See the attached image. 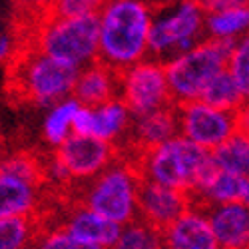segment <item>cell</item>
<instances>
[{
	"instance_id": "obj_32",
	"label": "cell",
	"mask_w": 249,
	"mask_h": 249,
	"mask_svg": "<svg viewBox=\"0 0 249 249\" xmlns=\"http://www.w3.org/2000/svg\"><path fill=\"white\" fill-rule=\"evenodd\" d=\"M201 6L207 10L221 8V6H231V4H249V0H199Z\"/></svg>"
},
{
	"instance_id": "obj_12",
	"label": "cell",
	"mask_w": 249,
	"mask_h": 249,
	"mask_svg": "<svg viewBox=\"0 0 249 249\" xmlns=\"http://www.w3.org/2000/svg\"><path fill=\"white\" fill-rule=\"evenodd\" d=\"M128 126L130 112L120 98H114L98 108L80 106L72 122V134L112 142L126 132Z\"/></svg>"
},
{
	"instance_id": "obj_16",
	"label": "cell",
	"mask_w": 249,
	"mask_h": 249,
	"mask_svg": "<svg viewBox=\"0 0 249 249\" xmlns=\"http://www.w3.org/2000/svg\"><path fill=\"white\" fill-rule=\"evenodd\" d=\"M128 128L132 130V140H130L132 152H142L160 146V143L179 134L178 106H168L143 116H134V122H130Z\"/></svg>"
},
{
	"instance_id": "obj_33",
	"label": "cell",
	"mask_w": 249,
	"mask_h": 249,
	"mask_svg": "<svg viewBox=\"0 0 249 249\" xmlns=\"http://www.w3.org/2000/svg\"><path fill=\"white\" fill-rule=\"evenodd\" d=\"M12 56V40L10 36H0V62H6Z\"/></svg>"
},
{
	"instance_id": "obj_28",
	"label": "cell",
	"mask_w": 249,
	"mask_h": 249,
	"mask_svg": "<svg viewBox=\"0 0 249 249\" xmlns=\"http://www.w3.org/2000/svg\"><path fill=\"white\" fill-rule=\"evenodd\" d=\"M227 70L249 100V32L243 34L237 42H233L230 60H227Z\"/></svg>"
},
{
	"instance_id": "obj_7",
	"label": "cell",
	"mask_w": 249,
	"mask_h": 249,
	"mask_svg": "<svg viewBox=\"0 0 249 249\" xmlns=\"http://www.w3.org/2000/svg\"><path fill=\"white\" fill-rule=\"evenodd\" d=\"M205 8L199 0H178L174 6H160L152 12L148 52L156 58H176L192 50L203 32Z\"/></svg>"
},
{
	"instance_id": "obj_15",
	"label": "cell",
	"mask_w": 249,
	"mask_h": 249,
	"mask_svg": "<svg viewBox=\"0 0 249 249\" xmlns=\"http://www.w3.org/2000/svg\"><path fill=\"white\" fill-rule=\"evenodd\" d=\"M118 92H120V74L96 60L90 66L82 68V72H78L72 98L84 108H98L118 98Z\"/></svg>"
},
{
	"instance_id": "obj_20",
	"label": "cell",
	"mask_w": 249,
	"mask_h": 249,
	"mask_svg": "<svg viewBox=\"0 0 249 249\" xmlns=\"http://www.w3.org/2000/svg\"><path fill=\"white\" fill-rule=\"evenodd\" d=\"M203 30L212 40L235 42L237 36L249 32V4H231L207 10Z\"/></svg>"
},
{
	"instance_id": "obj_9",
	"label": "cell",
	"mask_w": 249,
	"mask_h": 249,
	"mask_svg": "<svg viewBox=\"0 0 249 249\" xmlns=\"http://www.w3.org/2000/svg\"><path fill=\"white\" fill-rule=\"evenodd\" d=\"M120 100L134 116H143L174 106L163 64L158 60H142L120 74Z\"/></svg>"
},
{
	"instance_id": "obj_8",
	"label": "cell",
	"mask_w": 249,
	"mask_h": 249,
	"mask_svg": "<svg viewBox=\"0 0 249 249\" xmlns=\"http://www.w3.org/2000/svg\"><path fill=\"white\" fill-rule=\"evenodd\" d=\"M118 158L112 142L90 136L70 134L58 146L52 161L46 165V178L52 174L58 181L96 178Z\"/></svg>"
},
{
	"instance_id": "obj_1",
	"label": "cell",
	"mask_w": 249,
	"mask_h": 249,
	"mask_svg": "<svg viewBox=\"0 0 249 249\" xmlns=\"http://www.w3.org/2000/svg\"><path fill=\"white\" fill-rule=\"evenodd\" d=\"M148 0H104L98 10V62L122 74L148 54L152 26Z\"/></svg>"
},
{
	"instance_id": "obj_22",
	"label": "cell",
	"mask_w": 249,
	"mask_h": 249,
	"mask_svg": "<svg viewBox=\"0 0 249 249\" xmlns=\"http://www.w3.org/2000/svg\"><path fill=\"white\" fill-rule=\"evenodd\" d=\"M217 170L249 178V134L235 132L212 152Z\"/></svg>"
},
{
	"instance_id": "obj_6",
	"label": "cell",
	"mask_w": 249,
	"mask_h": 249,
	"mask_svg": "<svg viewBox=\"0 0 249 249\" xmlns=\"http://www.w3.org/2000/svg\"><path fill=\"white\" fill-rule=\"evenodd\" d=\"M140 176L128 161H112L82 194L78 205H84L120 227L138 219Z\"/></svg>"
},
{
	"instance_id": "obj_17",
	"label": "cell",
	"mask_w": 249,
	"mask_h": 249,
	"mask_svg": "<svg viewBox=\"0 0 249 249\" xmlns=\"http://www.w3.org/2000/svg\"><path fill=\"white\" fill-rule=\"evenodd\" d=\"M62 230L80 241H86L102 249H112L122 233V227L118 223L104 219L84 205L72 207Z\"/></svg>"
},
{
	"instance_id": "obj_27",
	"label": "cell",
	"mask_w": 249,
	"mask_h": 249,
	"mask_svg": "<svg viewBox=\"0 0 249 249\" xmlns=\"http://www.w3.org/2000/svg\"><path fill=\"white\" fill-rule=\"evenodd\" d=\"M104 0H50V4L36 14L48 18H76V16H96Z\"/></svg>"
},
{
	"instance_id": "obj_13",
	"label": "cell",
	"mask_w": 249,
	"mask_h": 249,
	"mask_svg": "<svg viewBox=\"0 0 249 249\" xmlns=\"http://www.w3.org/2000/svg\"><path fill=\"white\" fill-rule=\"evenodd\" d=\"M163 249H221L210 225L207 213L188 207L172 225L161 231Z\"/></svg>"
},
{
	"instance_id": "obj_4",
	"label": "cell",
	"mask_w": 249,
	"mask_h": 249,
	"mask_svg": "<svg viewBox=\"0 0 249 249\" xmlns=\"http://www.w3.org/2000/svg\"><path fill=\"white\" fill-rule=\"evenodd\" d=\"M14 54L8 72V90L16 100L52 104L72 94L78 78L76 68L26 46H18Z\"/></svg>"
},
{
	"instance_id": "obj_10",
	"label": "cell",
	"mask_w": 249,
	"mask_h": 249,
	"mask_svg": "<svg viewBox=\"0 0 249 249\" xmlns=\"http://www.w3.org/2000/svg\"><path fill=\"white\" fill-rule=\"evenodd\" d=\"M178 122L179 136L207 152H213L235 134L233 112L212 108L199 100L178 106Z\"/></svg>"
},
{
	"instance_id": "obj_23",
	"label": "cell",
	"mask_w": 249,
	"mask_h": 249,
	"mask_svg": "<svg viewBox=\"0 0 249 249\" xmlns=\"http://www.w3.org/2000/svg\"><path fill=\"white\" fill-rule=\"evenodd\" d=\"M38 241V217L0 219V249H30Z\"/></svg>"
},
{
	"instance_id": "obj_2",
	"label": "cell",
	"mask_w": 249,
	"mask_h": 249,
	"mask_svg": "<svg viewBox=\"0 0 249 249\" xmlns=\"http://www.w3.org/2000/svg\"><path fill=\"white\" fill-rule=\"evenodd\" d=\"M128 163L134 165L142 181H152L185 194L203 190L217 172L212 152L181 136L150 150L132 152V160H128Z\"/></svg>"
},
{
	"instance_id": "obj_25",
	"label": "cell",
	"mask_w": 249,
	"mask_h": 249,
	"mask_svg": "<svg viewBox=\"0 0 249 249\" xmlns=\"http://www.w3.org/2000/svg\"><path fill=\"white\" fill-rule=\"evenodd\" d=\"M0 174H8L18 179L30 181L34 185H44L48 181L46 178V165L40 163V160L28 152H16L8 156L4 161H0Z\"/></svg>"
},
{
	"instance_id": "obj_21",
	"label": "cell",
	"mask_w": 249,
	"mask_h": 249,
	"mask_svg": "<svg viewBox=\"0 0 249 249\" xmlns=\"http://www.w3.org/2000/svg\"><path fill=\"white\" fill-rule=\"evenodd\" d=\"M199 102L207 104V106H212V108L223 110V112H237L247 102V98L241 92V88L237 86L235 78L225 68L210 80V84L203 88V92L199 96Z\"/></svg>"
},
{
	"instance_id": "obj_19",
	"label": "cell",
	"mask_w": 249,
	"mask_h": 249,
	"mask_svg": "<svg viewBox=\"0 0 249 249\" xmlns=\"http://www.w3.org/2000/svg\"><path fill=\"white\" fill-rule=\"evenodd\" d=\"M245 179L241 176L230 174L217 170L215 176L210 179V183L203 190L190 196V207H199V210H207L213 205H225V203H237L243 201L245 196Z\"/></svg>"
},
{
	"instance_id": "obj_31",
	"label": "cell",
	"mask_w": 249,
	"mask_h": 249,
	"mask_svg": "<svg viewBox=\"0 0 249 249\" xmlns=\"http://www.w3.org/2000/svg\"><path fill=\"white\" fill-rule=\"evenodd\" d=\"M233 114H235V132L249 134V100Z\"/></svg>"
},
{
	"instance_id": "obj_5",
	"label": "cell",
	"mask_w": 249,
	"mask_h": 249,
	"mask_svg": "<svg viewBox=\"0 0 249 249\" xmlns=\"http://www.w3.org/2000/svg\"><path fill=\"white\" fill-rule=\"evenodd\" d=\"M231 48L233 42H219L210 38L165 62L163 70L174 106L199 100L210 80L227 68Z\"/></svg>"
},
{
	"instance_id": "obj_3",
	"label": "cell",
	"mask_w": 249,
	"mask_h": 249,
	"mask_svg": "<svg viewBox=\"0 0 249 249\" xmlns=\"http://www.w3.org/2000/svg\"><path fill=\"white\" fill-rule=\"evenodd\" d=\"M18 46L32 48L76 70L86 68L98 60V16L48 18L32 14L22 20Z\"/></svg>"
},
{
	"instance_id": "obj_26",
	"label": "cell",
	"mask_w": 249,
	"mask_h": 249,
	"mask_svg": "<svg viewBox=\"0 0 249 249\" xmlns=\"http://www.w3.org/2000/svg\"><path fill=\"white\" fill-rule=\"evenodd\" d=\"M112 249H163L161 231L142 219H134L122 227V233Z\"/></svg>"
},
{
	"instance_id": "obj_34",
	"label": "cell",
	"mask_w": 249,
	"mask_h": 249,
	"mask_svg": "<svg viewBox=\"0 0 249 249\" xmlns=\"http://www.w3.org/2000/svg\"><path fill=\"white\" fill-rule=\"evenodd\" d=\"M243 203L249 205V178L245 179V196H243Z\"/></svg>"
},
{
	"instance_id": "obj_11",
	"label": "cell",
	"mask_w": 249,
	"mask_h": 249,
	"mask_svg": "<svg viewBox=\"0 0 249 249\" xmlns=\"http://www.w3.org/2000/svg\"><path fill=\"white\" fill-rule=\"evenodd\" d=\"M190 207V196L185 192L165 188L152 181H142L138 192V219L163 231Z\"/></svg>"
},
{
	"instance_id": "obj_24",
	"label": "cell",
	"mask_w": 249,
	"mask_h": 249,
	"mask_svg": "<svg viewBox=\"0 0 249 249\" xmlns=\"http://www.w3.org/2000/svg\"><path fill=\"white\" fill-rule=\"evenodd\" d=\"M80 108L74 98H64L50 110L44 122V136L52 146H60L72 134V122Z\"/></svg>"
},
{
	"instance_id": "obj_14",
	"label": "cell",
	"mask_w": 249,
	"mask_h": 249,
	"mask_svg": "<svg viewBox=\"0 0 249 249\" xmlns=\"http://www.w3.org/2000/svg\"><path fill=\"white\" fill-rule=\"evenodd\" d=\"M221 249H249V205L243 201L205 210Z\"/></svg>"
},
{
	"instance_id": "obj_29",
	"label": "cell",
	"mask_w": 249,
	"mask_h": 249,
	"mask_svg": "<svg viewBox=\"0 0 249 249\" xmlns=\"http://www.w3.org/2000/svg\"><path fill=\"white\" fill-rule=\"evenodd\" d=\"M36 249H102V247L80 241L60 227V230H52L46 235L40 237L36 241Z\"/></svg>"
},
{
	"instance_id": "obj_30",
	"label": "cell",
	"mask_w": 249,
	"mask_h": 249,
	"mask_svg": "<svg viewBox=\"0 0 249 249\" xmlns=\"http://www.w3.org/2000/svg\"><path fill=\"white\" fill-rule=\"evenodd\" d=\"M14 2L22 10V16H32L36 12H42L50 4V0H14Z\"/></svg>"
},
{
	"instance_id": "obj_18",
	"label": "cell",
	"mask_w": 249,
	"mask_h": 249,
	"mask_svg": "<svg viewBox=\"0 0 249 249\" xmlns=\"http://www.w3.org/2000/svg\"><path fill=\"white\" fill-rule=\"evenodd\" d=\"M40 188L30 181L0 174V219L34 217L40 203Z\"/></svg>"
}]
</instances>
